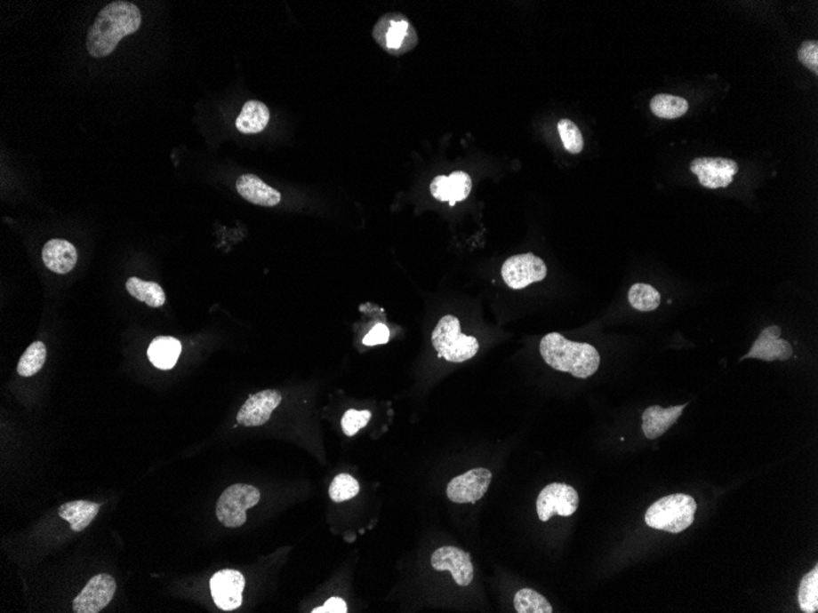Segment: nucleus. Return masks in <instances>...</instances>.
<instances>
[{
  "label": "nucleus",
  "mask_w": 818,
  "mask_h": 613,
  "mask_svg": "<svg viewBox=\"0 0 818 613\" xmlns=\"http://www.w3.org/2000/svg\"><path fill=\"white\" fill-rule=\"evenodd\" d=\"M140 9L129 2H113L97 15L87 35L86 48L91 57H107L119 42L141 26Z\"/></svg>",
  "instance_id": "f257e3e1"
},
{
  "label": "nucleus",
  "mask_w": 818,
  "mask_h": 613,
  "mask_svg": "<svg viewBox=\"0 0 818 613\" xmlns=\"http://www.w3.org/2000/svg\"><path fill=\"white\" fill-rule=\"evenodd\" d=\"M539 350L550 368L577 378H589L599 369L598 350L587 343L571 342L559 333L543 337Z\"/></svg>",
  "instance_id": "f03ea898"
},
{
  "label": "nucleus",
  "mask_w": 818,
  "mask_h": 613,
  "mask_svg": "<svg viewBox=\"0 0 818 613\" xmlns=\"http://www.w3.org/2000/svg\"><path fill=\"white\" fill-rule=\"evenodd\" d=\"M696 509V501L690 495L667 496L647 509L646 524L657 530L678 534L693 525Z\"/></svg>",
  "instance_id": "7ed1b4c3"
},
{
  "label": "nucleus",
  "mask_w": 818,
  "mask_h": 613,
  "mask_svg": "<svg viewBox=\"0 0 818 613\" xmlns=\"http://www.w3.org/2000/svg\"><path fill=\"white\" fill-rule=\"evenodd\" d=\"M431 342L439 358L450 362H467L479 350L478 340L463 334L460 320L453 314H446L437 322L431 334Z\"/></svg>",
  "instance_id": "20e7f679"
},
{
  "label": "nucleus",
  "mask_w": 818,
  "mask_h": 613,
  "mask_svg": "<svg viewBox=\"0 0 818 613\" xmlns=\"http://www.w3.org/2000/svg\"><path fill=\"white\" fill-rule=\"evenodd\" d=\"M373 36L380 47L392 55L407 53L418 44L417 32L407 18L402 14L382 16L376 22Z\"/></svg>",
  "instance_id": "39448f33"
},
{
  "label": "nucleus",
  "mask_w": 818,
  "mask_h": 613,
  "mask_svg": "<svg viewBox=\"0 0 818 613\" xmlns=\"http://www.w3.org/2000/svg\"><path fill=\"white\" fill-rule=\"evenodd\" d=\"M260 491L255 486L236 484L229 486L217 502L216 515L227 528H239L246 521V511L259 504Z\"/></svg>",
  "instance_id": "423d86ee"
},
{
  "label": "nucleus",
  "mask_w": 818,
  "mask_h": 613,
  "mask_svg": "<svg viewBox=\"0 0 818 613\" xmlns=\"http://www.w3.org/2000/svg\"><path fill=\"white\" fill-rule=\"evenodd\" d=\"M547 274L543 259L531 252L511 256L501 267L502 280L512 290H524L528 285L543 281Z\"/></svg>",
  "instance_id": "0eeeda50"
},
{
  "label": "nucleus",
  "mask_w": 818,
  "mask_h": 613,
  "mask_svg": "<svg viewBox=\"0 0 818 613\" xmlns=\"http://www.w3.org/2000/svg\"><path fill=\"white\" fill-rule=\"evenodd\" d=\"M579 504V494L573 486L554 482L541 490L538 496V517L541 521H549L553 515L570 517L576 513Z\"/></svg>",
  "instance_id": "6e6552de"
},
{
  "label": "nucleus",
  "mask_w": 818,
  "mask_h": 613,
  "mask_svg": "<svg viewBox=\"0 0 818 613\" xmlns=\"http://www.w3.org/2000/svg\"><path fill=\"white\" fill-rule=\"evenodd\" d=\"M492 478L488 469L469 470L451 480L447 486V498L453 504H476L488 491Z\"/></svg>",
  "instance_id": "1a4fd4ad"
},
{
  "label": "nucleus",
  "mask_w": 818,
  "mask_h": 613,
  "mask_svg": "<svg viewBox=\"0 0 818 613\" xmlns=\"http://www.w3.org/2000/svg\"><path fill=\"white\" fill-rule=\"evenodd\" d=\"M116 584L109 574L93 577L73 603L76 613H99L115 598Z\"/></svg>",
  "instance_id": "9d476101"
},
{
  "label": "nucleus",
  "mask_w": 818,
  "mask_h": 613,
  "mask_svg": "<svg viewBox=\"0 0 818 613\" xmlns=\"http://www.w3.org/2000/svg\"><path fill=\"white\" fill-rule=\"evenodd\" d=\"M690 170L699 177L700 184L707 189L728 187L734 175L738 173L739 165L728 158H696L691 162Z\"/></svg>",
  "instance_id": "9b49d317"
},
{
  "label": "nucleus",
  "mask_w": 818,
  "mask_h": 613,
  "mask_svg": "<svg viewBox=\"0 0 818 613\" xmlns=\"http://www.w3.org/2000/svg\"><path fill=\"white\" fill-rule=\"evenodd\" d=\"M210 588L217 608L233 611L242 606L245 579L238 570L223 569L213 577Z\"/></svg>",
  "instance_id": "f8f14e48"
},
{
  "label": "nucleus",
  "mask_w": 818,
  "mask_h": 613,
  "mask_svg": "<svg viewBox=\"0 0 818 613\" xmlns=\"http://www.w3.org/2000/svg\"><path fill=\"white\" fill-rule=\"evenodd\" d=\"M281 402L282 394L276 389H265V391L252 394L239 409L237 421L242 426H261L268 423Z\"/></svg>",
  "instance_id": "ddd939ff"
},
{
  "label": "nucleus",
  "mask_w": 818,
  "mask_h": 613,
  "mask_svg": "<svg viewBox=\"0 0 818 613\" xmlns=\"http://www.w3.org/2000/svg\"><path fill=\"white\" fill-rule=\"evenodd\" d=\"M431 566L435 570H447L460 586H469L472 583L474 569L469 553L454 546H444L437 549L431 556Z\"/></svg>",
  "instance_id": "4468645a"
},
{
  "label": "nucleus",
  "mask_w": 818,
  "mask_h": 613,
  "mask_svg": "<svg viewBox=\"0 0 818 613\" xmlns=\"http://www.w3.org/2000/svg\"><path fill=\"white\" fill-rule=\"evenodd\" d=\"M781 336V327H767L759 334L758 338L756 339L748 354L742 356V360L759 359L764 360V362H774V360L785 362V360L790 359L791 355H793V348H791L790 343L782 339Z\"/></svg>",
  "instance_id": "2eb2a0df"
},
{
  "label": "nucleus",
  "mask_w": 818,
  "mask_h": 613,
  "mask_svg": "<svg viewBox=\"0 0 818 613\" xmlns=\"http://www.w3.org/2000/svg\"><path fill=\"white\" fill-rule=\"evenodd\" d=\"M470 190H472V179L464 171H453L450 177L439 175L430 185V193L435 199L443 201V203L449 201L451 206L466 200L469 196Z\"/></svg>",
  "instance_id": "dca6fc26"
},
{
  "label": "nucleus",
  "mask_w": 818,
  "mask_h": 613,
  "mask_svg": "<svg viewBox=\"0 0 818 613\" xmlns=\"http://www.w3.org/2000/svg\"><path fill=\"white\" fill-rule=\"evenodd\" d=\"M236 187L240 196L250 203L274 207L281 203V194L254 174L242 175Z\"/></svg>",
  "instance_id": "f3484780"
},
{
  "label": "nucleus",
  "mask_w": 818,
  "mask_h": 613,
  "mask_svg": "<svg viewBox=\"0 0 818 613\" xmlns=\"http://www.w3.org/2000/svg\"><path fill=\"white\" fill-rule=\"evenodd\" d=\"M687 404L678 405V407L662 408L659 405H652L646 409L642 415V430L648 440L658 439L659 436L667 433L675 423H677L684 409Z\"/></svg>",
  "instance_id": "a211bd4d"
},
{
  "label": "nucleus",
  "mask_w": 818,
  "mask_h": 613,
  "mask_svg": "<svg viewBox=\"0 0 818 613\" xmlns=\"http://www.w3.org/2000/svg\"><path fill=\"white\" fill-rule=\"evenodd\" d=\"M42 259L45 267L58 275H67L76 267L77 251L76 246L67 240L53 239L44 245Z\"/></svg>",
  "instance_id": "6ab92c4d"
},
{
  "label": "nucleus",
  "mask_w": 818,
  "mask_h": 613,
  "mask_svg": "<svg viewBox=\"0 0 818 613\" xmlns=\"http://www.w3.org/2000/svg\"><path fill=\"white\" fill-rule=\"evenodd\" d=\"M100 505L89 501H73L60 506L58 514L70 524L76 533L85 530L99 514Z\"/></svg>",
  "instance_id": "aec40b11"
},
{
  "label": "nucleus",
  "mask_w": 818,
  "mask_h": 613,
  "mask_svg": "<svg viewBox=\"0 0 818 613\" xmlns=\"http://www.w3.org/2000/svg\"><path fill=\"white\" fill-rule=\"evenodd\" d=\"M269 122L268 106L260 100H248L236 120V126L242 134H258L268 126Z\"/></svg>",
  "instance_id": "412c9836"
},
{
  "label": "nucleus",
  "mask_w": 818,
  "mask_h": 613,
  "mask_svg": "<svg viewBox=\"0 0 818 613\" xmlns=\"http://www.w3.org/2000/svg\"><path fill=\"white\" fill-rule=\"evenodd\" d=\"M181 353L180 340L174 337H157L148 346V356L157 369L171 370L177 364Z\"/></svg>",
  "instance_id": "4be33fe9"
},
{
  "label": "nucleus",
  "mask_w": 818,
  "mask_h": 613,
  "mask_svg": "<svg viewBox=\"0 0 818 613\" xmlns=\"http://www.w3.org/2000/svg\"><path fill=\"white\" fill-rule=\"evenodd\" d=\"M126 291L132 298L148 304L150 307H161L165 303V295L161 285L155 282L142 281L132 277L126 282Z\"/></svg>",
  "instance_id": "5701e85b"
},
{
  "label": "nucleus",
  "mask_w": 818,
  "mask_h": 613,
  "mask_svg": "<svg viewBox=\"0 0 818 613\" xmlns=\"http://www.w3.org/2000/svg\"><path fill=\"white\" fill-rule=\"evenodd\" d=\"M651 110L658 118L677 119L686 115L689 110V103L681 97L662 93L652 99Z\"/></svg>",
  "instance_id": "b1692460"
},
{
  "label": "nucleus",
  "mask_w": 818,
  "mask_h": 613,
  "mask_svg": "<svg viewBox=\"0 0 818 613\" xmlns=\"http://www.w3.org/2000/svg\"><path fill=\"white\" fill-rule=\"evenodd\" d=\"M629 301L634 309L638 311H654L661 305V294L652 285L638 283L632 285L629 291Z\"/></svg>",
  "instance_id": "393cba45"
},
{
  "label": "nucleus",
  "mask_w": 818,
  "mask_h": 613,
  "mask_svg": "<svg viewBox=\"0 0 818 613\" xmlns=\"http://www.w3.org/2000/svg\"><path fill=\"white\" fill-rule=\"evenodd\" d=\"M798 606L801 611L814 613L818 611V567L804 577L798 593Z\"/></svg>",
  "instance_id": "a878e982"
},
{
  "label": "nucleus",
  "mask_w": 818,
  "mask_h": 613,
  "mask_svg": "<svg viewBox=\"0 0 818 613\" xmlns=\"http://www.w3.org/2000/svg\"><path fill=\"white\" fill-rule=\"evenodd\" d=\"M47 359V348L42 342L32 343L22 354L18 364V374L24 378H30L37 374L44 368Z\"/></svg>",
  "instance_id": "bb28decb"
},
{
  "label": "nucleus",
  "mask_w": 818,
  "mask_h": 613,
  "mask_svg": "<svg viewBox=\"0 0 818 613\" xmlns=\"http://www.w3.org/2000/svg\"><path fill=\"white\" fill-rule=\"evenodd\" d=\"M515 609L517 613H551L553 608L541 593L532 589H522L516 593Z\"/></svg>",
  "instance_id": "cd10ccee"
},
{
  "label": "nucleus",
  "mask_w": 818,
  "mask_h": 613,
  "mask_svg": "<svg viewBox=\"0 0 818 613\" xmlns=\"http://www.w3.org/2000/svg\"><path fill=\"white\" fill-rule=\"evenodd\" d=\"M360 485L349 474H339L331 482L329 494L333 502H345L359 494Z\"/></svg>",
  "instance_id": "c85d7f7f"
},
{
  "label": "nucleus",
  "mask_w": 818,
  "mask_h": 613,
  "mask_svg": "<svg viewBox=\"0 0 818 613\" xmlns=\"http://www.w3.org/2000/svg\"><path fill=\"white\" fill-rule=\"evenodd\" d=\"M557 130H559L561 141H563L564 147L566 148L567 152L577 155L583 150L582 132L573 122H571L570 119H561L559 124H557Z\"/></svg>",
  "instance_id": "c756f323"
},
{
  "label": "nucleus",
  "mask_w": 818,
  "mask_h": 613,
  "mask_svg": "<svg viewBox=\"0 0 818 613\" xmlns=\"http://www.w3.org/2000/svg\"><path fill=\"white\" fill-rule=\"evenodd\" d=\"M370 419H372V413L369 410L349 409L343 415L342 420H341V426H342L346 436L352 437L357 433H359L360 430L365 429Z\"/></svg>",
  "instance_id": "7c9ffc66"
},
{
  "label": "nucleus",
  "mask_w": 818,
  "mask_h": 613,
  "mask_svg": "<svg viewBox=\"0 0 818 613\" xmlns=\"http://www.w3.org/2000/svg\"><path fill=\"white\" fill-rule=\"evenodd\" d=\"M798 60L814 73H818V44L816 41H807L798 48Z\"/></svg>",
  "instance_id": "2f4dec72"
},
{
  "label": "nucleus",
  "mask_w": 818,
  "mask_h": 613,
  "mask_svg": "<svg viewBox=\"0 0 818 613\" xmlns=\"http://www.w3.org/2000/svg\"><path fill=\"white\" fill-rule=\"evenodd\" d=\"M389 339V330L384 323H378L373 327L363 339V345L368 346L386 345Z\"/></svg>",
  "instance_id": "473e14b6"
},
{
  "label": "nucleus",
  "mask_w": 818,
  "mask_h": 613,
  "mask_svg": "<svg viewBox=\"0 0 818 613\" xmlns=\"http://www.w3.org/2000/svg\"><path fill=\"white\" fill-rule=\"evenodd\" d=\"M313 613H346L347 605L341 598H331L321 608L314 609Z\"/></svg>",
  "instance_id": "72a5a7b5"
}]
</instances>
